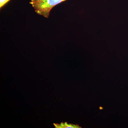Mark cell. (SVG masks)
<instances>
[{"label":"cell","instance_id":"cell-1","mask_svg":"<svg viewBox=\"0 0 128 128\" xmlns=\"http://www.w3.org/2000/svg\"><path fill=\"white\" fill-rule=\"evenodd\" d=\"M66 0H31L30 4L35 12L48 18L51 10L57 5Z\"/></svg>","mask_w":128,"mask_h":128},{"label":"cell","instance_id":"cell-2","mask_svg":"<svg viewBox=\"0 0 128 128\" xmlns=\"http://www.w3.org/2000/svg\"><path fill=\"white\" fill-rule=\"evenodd\" d=\"M55 128H80L77 125H73L72 124H68L67 123L60 124H54Z\"/></svg>","mask_w":128,"mask_h":128},{"label":"cell","instance_id":"cell-3","mask_svg":"<svg viewBox=\"0 0 128 128\" xmlns=\"http://www.w3.org/2000/svg\"><path fill=\"white\" fill-rule=\"evenodd\" d=\"M10 0H0V8H2Z\"/></svg>","mask_w":128,"mask_h":128}]
</instances>
